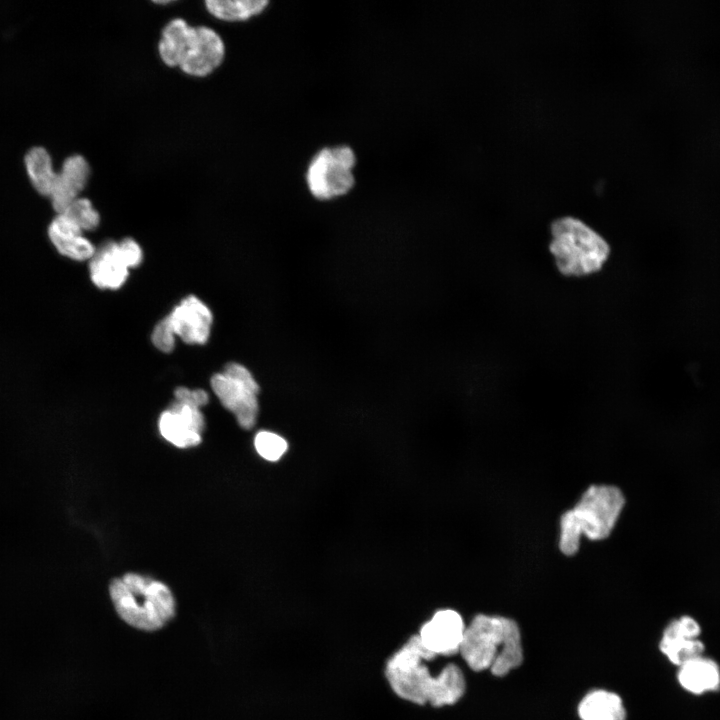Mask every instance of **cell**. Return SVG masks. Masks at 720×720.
<instances>
[{
    "instance_id": "6da1fadb",
    "label": "cell",
    "mask_w": 720,
    "mask_h": 720,
    "mask_svg": "<svg viewBox=\"0 0 720 720\" xmlns=\"http://www.w3.org/2000/svg\"><path fill=\"white\" fill-rule=\"evenodd\" d=\"M435 657L424 647L418 634L412 635L386 663L385 676L394 693L418 705L455 704L465 691L464 675L458 666L448 664L438 676H431L422 661Z\"/></svg>"
},
{
    "instance_id": "7a4b0ae2",
    "label": "cell",
    "mask_w": 720,
    "mask_h": 720,
    "mask_svg": "<svg viewBox=\"0 0 720 720\" xmlns=\"http://www.w3.org/2000/svg\"><path fill=\"white\" fill-rule=\"evenodd\" d=\"M109 595L118 616L129 626L145 632L165 627L176 614V601L161 581L129 572L114 578Z\"/></svg>"
},
{
    "instance_id": "3957f363",
    "label": "cell",
    "mask_w": 720,
    "mask_h": 720,
    "mask_svg": "<svg viewBox=\"0 0 720 720\" xmlns=\"http://www.w3.org/2000/svg\"><path fill=\"white\" fill-rule=\"evenodd\" d=\"M624 503L625 499L619 488L611 485L590 486L577 504L561 516V552L567 556L574 555L579 549L582 535L595 541L607 538Z\"/></svg>"
},
{
    "instance_id": "277c9868",
    "label": "cell",
    "mask_w": 720,
    "mask_h": 720,
    "mask_svg": "<svg viewBox=\"0 0 720 720\" xmlns=\"http://www.w3.org/2000/svg\"><path fill=\"white\" fill-rule=\"evenodd\" d=\"M549 251L566 277H586L602 270L610 256L606 239L582 220L563 216L550 226Z\"/></svg>"
},
{
    "instance_id": "5b68a950",
    "label": "cell",
    "mask_w": 720,
    "mask_h": 720,
    "mask_svg": "<svg viewBox=\"0 0 720 720\" xmlns=\"http://www.w3.org/2000/svg\"><path fill=\"white\" fill-rule=\"evenodd\" d=\"M355 164L356 156L349 146L323 148L312 158L307 168L309 191L319 200H330L347 194L355 184Z\"/></svg>"
},
{
    "instance_id": "8992f818",
    "label": "cell",
    "mask_w": 720,
    "mask_h": 720,
    "mask_svg": "<svg viewBox=\"0 0 720 720\" xmlns=\"http://www.w3.org/2000/svg\"><path fill=\"white\" fill-rule=\"evenodd\" d=\"M210 385L221 404L234 414L238 425L252 429L259 410V385L248 368L230 362L211 377Z\"/></svg>"
},
{
    "instance_id": "52a82bcc",
    "label": "cell",
    "mask_w": 720,
    "mask_h": 720,
    "mask_svg": "<svg viewBox=\"0 0 720 720\" xmlns=\"http://www.w3.org/2000/svg\"><path fill=\"white\" fill-rule=\"evenodd\" d=\"M507 619L479 614L465 627L459 653L472 670H490L503 643Z\"/></svg>"
},
{
    "instance_id": "ba28073f",
    "label": "cell",
    "mask_w": 720,
    "mask_h": 720,
    "mask_svg": "<svg viewBox=\"0 0 720 720\" xmlns=\"http://www.w3.org/2000/svg\"><path fill=\"white\" fill-rule=\"evenodd\" d=\"M160 434L178 448L197 446L202 441L205 419L200 408L175 400L159 417Z\"/></svg>"
},
{
    "instance_id": "9c48e42d",
    "label": "cell",
    "mask_w": 720,
    "mask_h": 720,
    "mask_svg": "<svg viewBox=\"0 0 720 720\" xmlns=\"http://www.w3.org/2000/svg\"><path fill=\"white\" fill-rule=\"evenodd\" d=\"M224 57L225 45L221 36L210 27L196 26L179 68L187 75L205 77L221 65Z\"/></svg>"
},
{
    "instance_id": "30bf717a",
    "label": "cell",
    "mask_w": 720,
    "mask_h": 720,
    "mask_svg": "<svg viewBox=\"0 0 720 720\" xmlns=\"http://www.w3.org/2000/svg\"><path fill=\"white\" fill-rule=\"evenodd\" d=\"M174 334L187 344H205L210 336L213 315L199 298L189 295L166 316Z\"/></svg>"
},
{
    "instance_id": "8fae6325",
    "label": "cell",
    "mask_w": 720,
    "mask_h": 720,
    "mask_svg": "<svg viewBox=\"0 0 720 720\" xmlns=\"http://www.w3.org/2000/svg\"><path fill=\"white\" fill-rule=\"evenodd\" d=\"M465 627L458 612L445 609L425 622L418 636L424 647L435 656H449L459 653Z\"/></svg>"
},
{
    "instance_id": "7c38bea8",
    "label": "cell",
    "mask_w": 720,
    "mask_h": 720,
    "mask_svg": "<svg viewBox=\"0 0 720 720\" xmlns=\"http://www.w3.org/2000/svg\"><path fill=\"white\" fill-rule=\"evenodd\" d=\"M700 633L701 628L694 618L681 616L665 628L659 649L671 663L680 666L703 655L705 646L699 638Z\"/></svg>"
},
{
    "instance_id": "4fadbf2b",
    "label": "cell",
    "mask_w": 720,
    "mask_h": 720,
    "mask_svg": "<svg viewBox=\"0 0 720 720\" xmlns=\"http://www.w3.org/2000/svg\"><path fill=\"white\" fill-rule=\"evenodd\" d=\"M89 261L90 278L100 289H119L129 276L130 267L119 242L103 244Z\"/></svg>"
},
{
    "instance_id": "5bb4252c",
    "label": "cell",
    "mask_w": 720,
    "mask_h": 720,
    "mask_svg": "<svg viewBox=\"0 0 720 720\" xmlns=\"http://www.w3.org/2000/svg\"><path fill=\"white\" fill-rule=\"evenodd\" d=\"M89 174L90 168L83 156L73 155L64 161L49 196L57 214L63 213L79 197L88 182Z\"/></svg>"
},
{
    "instance_id": "9a60e30c",
    "label": "cell",
    "mask_w": 720,
    "mask_h": 720,
    "mask_svg": "<svg viewBox=\"0 0 720 720\" xmlns=\"http://www.w3.org/2000/svg\"><path fill=\"white\" fill-rule=\"evenodd\" d=\"M48 235L58 252L75 261L90 260L96 248L83 231L68 217L57 214L48 228Z\"/></svg>"
},
{
    "instance_id": "2e32d148",
    "label": "cell",
    "mask_w": 720,
    "mask_h": 720,
    "mask_svg": "<svg viewBox=\"0 0 720 720\" xmlns=\"http://www.w3.org/2000/svg\"><path fill=\"white\" fill-rule=\"evenodd\" d=\"M678 667V682L687 692L702 695L720 688V667L713 659L701 655Z\"/></svg>"
},
{
    "instance_id": "e0dca14e",
    "label": "cell",
    "mask_w": 720,
    "mask_h": 720,
    "mask_svg": "<svg viewBox=\"0 0 720 720\" xmlns=\"http://www.w3.org/2000/svg\"><path fill=\"white\" fill-rule=\"evenodd\" d=\"M193 26L176 18L163 28L158 44L161 60L169 67H179L192 35Z\"/></svg>"
},
{
    "instance_id": "ac0fdd59",
    "label": "cell",
    "mask_w": 720,
    "mask_h": 720,
    "mask_svg": "<svg viewBox=\"0 0 720 720\" xmlns=\"http://www.w3.org/2000/svg\"><path fill=\"white\" fill-rule=\"evenodd\" d=\"M578 715L581 720H625L626 710L617 694L595 690L579 703Z\"/></svg>"
},
{
    "instance_id": "d6986e66",
    "label": "cell",
    "mask_w": 720,
    "mask_h": 720,
    "mask_svg": "<svg viewBox=\"0 0 720 720\" xmlns=\"http://www.w3.org/2000/svg\"><path fill=\"white\" fill-rule=\"evenodd\" d=\"M522 662L523 649L520 630L517 623L508 618L503 643L490 671L494 676L502 677L519 667Z\"/></svg>"
},
{
    "instance_id": "ffe728a7",
    "label": "cell",
    "mask_w": 720,
    "mask_h": 720,
    "mask_svg": "<svg viewBox=\"0 0 720 720\" xmlns=\"http://www.w3.org/2000/svg\"><path fill=\"white\" fill-rule=\"evenodd\" d=\"M269 1L267 0H207V11L215 18L238 22L250 19L262 13Z\"/></svg>"
},
{
    "instance_id": "44dd1931",
    "label": "cell",
    "mask_w": 720,
    "mask_h": 720,
    "mask_svg": "<svg viewBox=\"0 0 720 720\" xmlns=\"http://www.w3.org/2000/svg\"><path fill=\"white\" fill-rule=\"evenodd\" d=\"M28 176L34 188L44 196H50L57 172L54 171L52 159L43 147H34L25 157Z\"/></svg>"
},
{
    "instance_id": "7402d4cb",
    "label": "cell",
    "mask_w": 720,
    "mask_h": 720,
    "mask_svg": "<svg viewBox=\"0 0 720 720\" xmlns=\"http://www.w3.org/2000/svg\"><path fill=\"white\" fill-rule=\"evenodd\" d=\"M61 214L68 217L83 232L96 229L100 223L99 213L86 198H76Z\"/></svg>"
},
{
    "instance_id": "603a6c76",
    "label": "cell",
    "mask_w": 720,
    "mask_h": 720,
    "mask_svg": "<svg viewBox=\"0 0 720 720\" xmlns=\"http://www.w3.org/2000/svg\"><path fill=\"white\" fill-rule=\"evenodd\" d=\"M254 446L262 458L272 462L279 460L288 449V443L283 437L266 430L256 434Z\"/></svg>"
},
{
    "instance_id": "cb8c5ba5",
    "label": "cell",
    "mask_w": 720,
    "mask_h": 720,
    "mask_svg": "<svg viewBox=\"0 0 720 720\" xmlns=\"http://www.w3.org/2000/svg\"><path fill=\"white\" fill-rule=\"evenodd\" d=\"M151 340L158 350L164 353H170L173 351L176 336L166 317L155 325L151 334Z\"/></svg>"
},
{
    "instance_id": "d4e9b609",
    "label": "cell",
    "mask_w": 720,
    "mask_h": 720,
    "mask_svg": "<svg viewBox=\"0 0 720 720\" xmlns=\"http://www.w3.org/2000/svg\"><path fill=\"white\" fill-rule=\"evenodd\" d=\"M175 400L192 404L201 408L209 401L208 393L203 389H189L187 387H178L174 391Z\"/></svg>"
},
{
    "instance_id": "484cf974",
    "label": "cell",
    "mask_w": 720,
    "mask_h": 720,
    "mask_svg": "<svg viewBox=\"0 0 720 720\" xmlns=\"http://www.w3.org/2000/svg\"><path fill=\"white\" fill-rule=\"evenodd\" d=\"M119 245L130 269L141 264L143 252L140 245L134 239L125 238L119 242Z\"/></svg>"
}]
</instances>
